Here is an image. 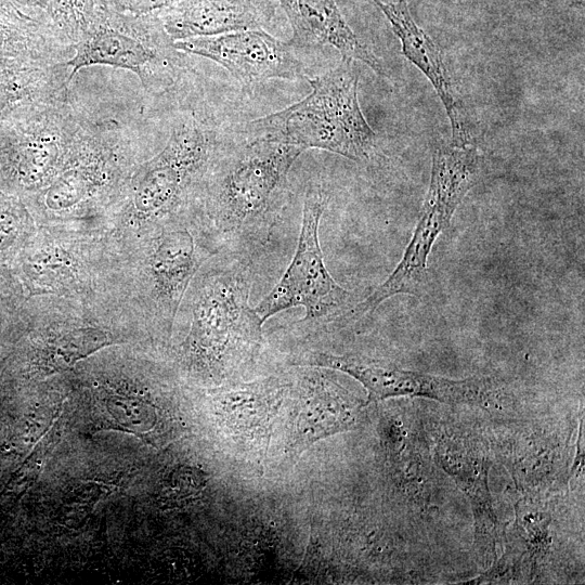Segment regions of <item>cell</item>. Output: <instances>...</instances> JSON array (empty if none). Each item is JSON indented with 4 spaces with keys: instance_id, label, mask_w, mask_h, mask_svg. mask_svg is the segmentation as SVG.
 <instances>
[{
    "instance_id": "ffe728a7",
    "label": "cell",
    "mask_w": 585,
    "mask_h": 585,
    "mask_svg": "<svg viewBox=\"0 0 585 585\" xmlns=\"http://www.w3.org/2000/svg\"><path fill=\"white\" fill-rule=\"evenodd\" d=\"M73 52V48L60 43L42 28L0 20V62L17 58L64 62Z\"/></svg>"
},
{
    "instance_id": "7c38bea8",
    "label": "cell",
    "mask_w": 585,
    "mask_h": 585,
    "mask_svg": "<svg viewBox=\"0 0 585 585\" xmlns=\"http://www.w3.org/2000/svg\"><path fill=\"white\" fill-rule=\"evenodd\" d=\"M173 47L221 65L245 89L269 79H308L296 48L263 29L177 40Z\"/></svg>"
},
{
    "instance_id": "7a4b0ae2",
    "label": "cell",
    "mask_w": 585,
    "mask_h": 585,
    "mask_svg": "<svg viewBox=\"0 0 585 585\" xmlns=\"http://www.w3.org/2000/svg\"><path fill=\"white\" fill-rule=\"evenodd\" d=\"M253 255L222 250L210 257L191 287L192 323L184 359L202 376L231 379L258 355L262 325L249 299Z\"/></svg>"
},
{
    "instance_id": "d6986e66",
    "label": "cell",
    "mask_w": 585,
    "mask_h": 585,
    "mask_svg": "<svg viewBox=\"0 0 585 585\" xmlns=\"http://www.w3.org/2000/svg\"><path fill=\"white\" fill-rule=\"evenodd\" d=\"M60 43L73 48L112 10L117 0H13Z\"/></svg>"
},
{
    "instance_id": "277c9868",
    "label": "cell",
    "mask_w": 585,
    "mask_h": 585,
    "mask_svg": "<svg viewBox=\"0 0 585 585\" xmlns=\"http://www.w3.org/2000/svg\"><path fill=\"white\" fill-rule=\"evenodd\" d=\"M216 144L195 116L178 121L164 148L134 166L114 206L117 217L145 233L193 213Z\"/></svg>"
},
{
    "instance_id": "603a6c76",
    "label": "cell",
    "mask_w": 585,
    "mask_h": 585,
    "mask_svg": "<svg viewBox=\"0 0 585 585\" xmlns=\"http://www.w3.org/2000/svg\"><path fill=\"white\" fill-rule=\"evenodd\" d=\"M184 0H117V9L122 12L145 15L159 13Z\"/></svg>"
},
{
    "instance_id": "d4e9b609",
    "label": "cell",
    "mask_w": 585,
    "mask_h": 585,
    "mask_svg": "<svg viewBox=\"0 0 585 585\" xmlns=\"http://www.w3.org/2000/svg\"><path fill=\"white\" fill-rule=\"evenodd\" d=\"M571 1H574V0H571ZM576 1H580V0H576Z\"/></svg>"
},
{
    "instance_id": "cb8c5ba5",
    "label": "cell",
    "mask_w": 585,
    "mask_h": 585,
    "mask_svg": "<svg viewBox=\"0 0 585 585\" xmlns=\"http://www.w3.org/2000/svg\"><path fill=\"white\" fill-rule=\"evenodd\" d=\"M0 20L16 25L42 28L36 21L23 13L13 0H0Z\"/></svg>"
},
{
    "instance_id": "2e32d148",
    "label": "cell",
    "mask_w": 585,
    "mask_h": 585,
    "mask_svg": "<svg viewBox=\"0 0 585 585\" xmlns=\"http://www.w3.org/2000/svg\"><path fill=\"white\" fill-rule=\"evenodd\" d=\"M372 1L389 21L393 32L401 41L402 53L422 72L441 99L451 122L452 143L469 144L470 135L464 125L459 104L453 94L440 48L416 24L405 0L391 3L381 0Z\"/></svg>"
},
{
    "instance_id": "8992f818",
    "label": "cell",
    "mask_w": 585,
    "mask_h": 585,
    "mask_svg": "<svg viewBox=\"0 0 585 585\" xmlns=\"http://www.w3.org/2000/svg\"><path fill=\"white\" fill-rule=\"evenodd\" d=\"M480 164V155L471 143L440 144L434 148L428 192L401 261L382 284L336 318L332 326L353 323L393 296L415 292L424 278L435 239L448 226L456 208L476 184Z\"/></svg>"
},
{
    "instance_id": "7402d4cb",
    "label": "cell",
    "mask_w": 585,
    "mask_h": 585,
    "mask_svg": "<svg viewBox=\"0 0 585 585\" xmlns=\"http://www.w3.org/2000/svg\"><path fill=\"white\" fill-rule=\"evenodd\" d=\"M109 336L96 327L70 330L55 343L54 355L62 363L72 364L108 344Z\"/></svg>"
},
{
    "instance_id": "ac0fdd59",
    "label": "cell",
    "mask_w": 585,
    "mask_h": 585,
    "mask_svg": "<svg viewBox=\"0 0 585 585\" xmlns=\"http://www.w3.org/2000/svg\"><path fill=\"white\" fill-rule=\"evenodd\" d=\"M437 457L441 466L452 476L458 486L469 496L478 537L487 543L489 549L495 552L496 518L492 510L487 491L486 457L474 451L464 439H445L437 447Z\"/></svg>"
},
{
    "instance_id": "3957f363",
    "label": "cell",
    "mask_w": 585,
    "mask_h": 585,
    "mask_svg": "<svg viewBox=\"0 0 585 585\" xmlns=\"http://www.w3.org/2000/svg\"><path fill=\"white\" fill-rule=\"evenodd\" d=\"M308 81L312 91L303 100L250 121L245 133L303 151L318 148L352 160L368 159L377 136L361 110L354 61L341 58L337 67Z\"/></svg>"
},
{
    "instance_id": "44dd1931",
    "label": "cell",
    "mask_w": 585,
    "mask_h": 585,
    "mask_svg": "<svg viewBox=\"0 0 585 585\" xmlns=\"http://www.w3.org/2000/svg\"><path fill=\"white\" fill-rule=\"evenodd\" d=\"M106 406L114 420L132 432H146L156 422L154 406L135 396L115 394L108 398Z\"/></svg>"
},
{
    "instance_id": "8fae6325",
    "label": "cell",
    "mask_w": 585,
    "mask_h": 585,
    "mask_svg": "<svg viewBox=\"0 0 585 585\" xmlns=\"http://www.w3.org/2000/svg\"><path fill=\"white\" fill-rule=\"evenodd\" d=\"M291 365L322 367L342 372L367 391V403L396 396L427 398L446 404H482L493 394L487 378L454 380L401 368L385 360L361 354H334L321 350L304 351Z\"/></svg>"
},
{
    "instance_id": "5b68a950",
    "label": "cell",
    "mask_w": 585,
    "mask_h": 585,
    "mask_svg": "<svg viewBox=\"0 0 585 585\" xmlns=\"http://www.w3.org/2000/svg\"><path fill=\"white\" fill-rule=\"evenodd\" d=\"M96 121L81 114L69 94L0 120V190L27 195L47 186L84 145Z\"/></svg>"
},
{
    "instance_id": "4fadbf2b",
    "label": "cell",
    "mask_w": 585,
    "mask_h": 585,
    "mask_svg": "<svg viewBox=\"0 0 585 585\" xmlns=\"http://www.w3.org/2000/svg\"><path fill=\"white\" fill-rule=\"evenodd\" d=\"M306 367L289 390L295 396L297 418L292 448L302 451L328 435L355 427L363 403L322 367Z\"/></svg>"
},
{
    "instance_id": "ba28073f",
    "label": "cell",
    "mask_w": 585,
    "mask_h": 585,
    "mask_svg": "<svg viewBox=\"0 0 585 585\" xmlns=\"http://www.w3.org/2000/svg\"><path fill=\"white\" fill-rule=\"evenodd\" d=\"M136 164L115 120H98L70 162L43 188L25 195L48 219H74L117 203Z\"/></svg>"
},
{
    "instance_id": "6da1fadb",
    "label": "cell",
    "mask_w": 585,
    "mask_h": 585,
    "mask_svg": "<svg viewBox=\"0 0 585 585\" xmlns=\"http://www.w3.org/2000/svg\"><path fill=\"white\" fill-rule=\"evenodd\" d=\"M302 148L244 134L217 142L194 216L218 251L256 256L288 200V174Z\"/></svg>"
},
{
    "instance_id": "30bf717a",
    "label": "cell",
    "mask_w": 585,
    "mask_h": 585,
    "mask_svg": "<svg viewBox=\"0 0 585 585\" xmlns=\"http://www.w3.org/2000/svg\"><path fill=\"white\" fill-rule=\"evenodd\" d=\"M327 203L320 185L307 188L295 255L278 283L253 308L263 323L282 311L303 307L306 315L298 324L324 327L355 304L352 291L333 278L324 262L318 226Z\"/></svg>"
},
{
    "instance_id": "e0dca14e",
    "label": "cell",
    "mask_w": 585,
    "mask_h": 585,
    "mask_svg": "<svg viewBox=\"0 0 585 585\" xmlns=\"http://www.w3.org/2000/svg\"><path fill=\"white\" fill-rule=\"evenodd\" d=\"M69 73L65 61L12 60L0 63V120L24 107L68 95Z\"/></svg>"
},
{
    "instance_id": "9a60e30c",
    "label": "cell",
    "mask_w": 585,
    "mask_h": 585,
    "mask_svg": "<svg viewBox=\"0 0 585 585\" xmlns=\"http://www.w3.org/2000/svg\"><path fill=\"white\" fill-rule=\"evenodd\" d=\"M292 29L288 41L296 49L336 48L341 58L360 61L385 76L381 62L354 34L335 0H277Z\"/></svg>"
},
{
    "instance_id": "52a82bcc",
    "label": "cell",
    "mask_w": 585,
    "mask_h": 585,
    "mask_svg": "<svg viewBox=\"0 0 585 585\" xmlns=\"http://www.w3.org/2000/svg\"><path fill=\"white\" fill-rule=\"evenodd\" d=\"M73 51L65 61L72 80L84 67L107 65L135 74L144 90L156 95L173 88L186 65L158 13L135 15L114 9Z\"/></svg>"
},
{
    "instance_id": "5bb4252c",
    "label": "cell",
    "mask_w": 585,
    "mask_h": 585,
    "mask_svg": "<svg viewBox=\"0 0 585 585\" xmlns=\"http://www.w3.org/2000/svg\"><path fill=\"white\" fill-rule=\"evenodd\" d=\"M173 40L262 29L276 14L273 0H184L158 13Z\"/></svg>"
},
{
    "instance_id": "9c48e42d",
    "label": "cell",
    "mask_w": 585,
    "mask_h": 585,
    "mask_svg": "<svg viewBox=\"0 0 585 585\" xmlns=\"http://www.w3.org/2000/svg\"><path fill=\"white\" fill-rule=\"evenodd\" d=\"M143 237L138 271L143 318L167 336L194 276L219 251L194 214L168 221Z\"/></svg>"
}]
</instances>
